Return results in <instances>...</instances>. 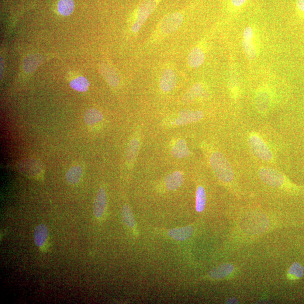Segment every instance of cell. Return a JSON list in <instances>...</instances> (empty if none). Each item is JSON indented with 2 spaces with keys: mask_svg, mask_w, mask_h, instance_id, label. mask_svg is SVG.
<instances>
[{
  "mask_svg": "<svg viewBox=\"0 0 304 304\" xmlns=\"http://www.w3.org/2000/svg\"><path fill=\"white\" fill-rule=\"evenodd\" d=\"M172 156L177 158H183L189 156L190 151L184 139L176 141L171 148Z\"/></svg>",
  "mask_w": 304,
  "mask_h": 304,
  "instance_id": "9a60e30c",
  "label": "cell"
},
{
  "mask_svg": "<svg viewBox=\"0 0 304 304\" xmlns=\"http://www.w3.org/2000/svg\"><path fill=\"white\" fill-rule=\"evenodd\" d=\"M74 9L75 3L73 0H61L58 3V12L62 15H70L74 12Z\"/></svg>",
  "mask_w": 304,
  "mask_h": 304,
  "instance_id": "44dd1931",
  "label": "cell"
},
{
  "mask_svg": "<svg viewBox=\"0 0 304 304\" xmlns=\"http://www.w3.org/2000/svg\"><path fill=\"white\" fill-rule=\"evenodd\" d=\"M243 50L248 60L253 61L257 56V51L253 40H243L242 42Z\"/></svg>",
  "mask_w": 304,
  "mask_h": 304,
  "instance_id": "d6986e66",
  "label": "cell"
},
{
  "mask_svg": "<svg viewBox=\"0 0 304 304\" xmlns=\"http://www.w3.org/2000/svg\"><path fill=\"white\" fill-rule=\"evenodd\" d=\"M243 37L244 40H253L254 32L253 28L247 27L244 30Z\"/></svg>",
  "mask_w": 304,
  "mask_h": 304,
  "instance_id": "4316f807",
  "label": "cell"
},
{
  "mask_svg": "<svg viewBox=\"0 0 304 304\" xmlns=\"http://www.w3.org/2000/svg\"><path fill=\"white\" fill-rule=\"evenodd\" d=\"M107 204V198L105 190L100 188L96 194L94 203V213L97 219H101L105 214Z\"/></svg>",
  "mask_w": 304,
  "mask_h": 304,
  "instance_id": "ba28073f",
  "label": "cell"
},
{
  "mask_svg": "<svg viewBox=\"0 0 304 304\" xmlns=\"http://www.w3.org/2000/svg\"><path fill=\"white\" fill-rule=\"evenodd\" d=\"M177 77L175 72L171 69H166L162 72L160 81V88L165 92H170L177 86Z\"/></svg>",
  "mask_w": 304,
  "mask_h": 304,
  "instance_id": "52a82bcc",
  "label": "cell"
},
{
  "mask_svg": "<svg viewBox=\"0 0 304 304\" xmlns=\"http://www.w3.org/2000/svg\"><path fill=\"white\" fill-rule=\"evenodd\" d=\"M103 120V115L100 110L95 108H91L86 110L84 120L88 125H95L96 124L101 122Z\"/></svg>",
  "mask_w": 304,
  "mask_h": 304,
  "instance_id": "ac0fdd59",
  "label": "cell"
},
{
  "mask_svg": "<svg viewBox=\"0 0 304 304\" xmlns=\"http://www.w3.org/2000/svg\"><path fill=\"white\" fill-rule=\"evenodd\" d=\"M205 95L206 91L205 90H204L202 85L197 84L193 86L192 88L190 90L187 95H186V99L188 100H192L196 97H202V96H205Z\"/></svg>",
  "mask_w": 304,
  "mask_h": 304,
  "instance_id": "d4e9b609",
  "label": "cell"
},
{
  "mask_svg": "<svg viewBox=\"0 0 304 304\" xmlns=\"http://www.w3.org/2000/svg\"><path fill=\"white\" fill-rule=\"evenodd\" d=\"M49 237V231L46 224L37 226L34 230V241L38 247L42 248L46 246Z\"/></svg>",
  "mask_w": 304,
  "mask_h": 304,
  "instance_id": "9c48e42d",
  "label": "cell"
},
{
  "mask_svg": "<svg viewBox=\"0 0 304 304\" xmlns=\"http://www.w3.org/2000/svg\"><path fill=\"white\" fill-rule=\"evenodd\" d=\"M210 163L214 174L224 182H232L234 172L231 165L224 155L219 152H214L211 154Z\"/></svg>",
  "mask_w": 304,
  "mask_h": 304,
  "instance_id": "6da1fadb",
  "label": "cell"
},
{
  "mask_svg": "<svg viewBox=\"0 0 304 304\" xmlns=\"http://www.w3.org/2000/svg\"><path fill=\"white\" fill-rule=\"evenodd\" d=\"M158 3V0H144L140 3L137 9L136 21L131 27V30L134 33L139 32L148 18L156 9Z\"/></svg>",
  "mask_w": 304,
  "mask_h": 304,
  "instance_id": "3957f363",
  "label": "cell"
},
{
  "mask_svg": "<svg viewBox=\"0 0 304 304\" xmlns=\"http://www.w3.org/2000/svg\"><path fill=\"white\" fill-rule=\"evenodd\" d=\"M184 16L181 13L175 12L169 14L162 19L159 30L162 34L167 35L175 32L181 26Z\"/></svg>",
  "mask_w": 304,
  "mask_h": 304,
  "instance_id": "5b68a950",
  "label": "cell"
},
{
  "mask_svg": "<svg viewBox=\"0 0 304 304\" xmlns=\"http://www.w3.org/2000/svg\"><path fill=\"white\" fill-rule=\"evenodd\" d=\"M304 267L299 262H294L289 270V274L296 278L302 277L304 275Z\"/></svg>",
  "mask_w": 304,
  "mask_h": 304,
  "instance_id": "484cf974",
  "label": "cell"
},
{
  "mask_svg": "<svg viewBox=\"0 0 304 304\" xmlns=\"http://www.w3.org/2000/svg\"><path fill=\"white\" fill-rule=\"evenodd\" d=\"M296 5L299 15L304 16V0H296Z\"/></svg>",
  "mask_w": 304,
  "mask_h": 304,
  "instance_id": "83f0119b",
  "label": "cell"
},
{
  "mask_svg": "<svg viewBox=\"0 0 304 304\" xmlns=\"http://www.w3.org/2000/svg\"><path fill=\"white\" fill-rule=\"evenodd\" d=\"M165 184L170 191H174L181 187L184 182V177L181 172L175 171L167 176L165 180Z\"/></svg>",
  "mask_w": 304,
  "mask_h": 304,
  "instance_id": "8fae6325",
  "label": "cell"
},
{
  "mask_svg": "<svg viewBox=\"0 0 304 304\" xmlns=\"http://www.w3.org/2000/svg\"><path fill=\"white\" fill-rule=\"evenodd\" d=\"M206 204V195L205 189L201 186H198L196 192V204L197 212H202L205 209Z\"/></svg>",
  "mask_w": 304,
  "mask_h": 304,
  "instance_id": "7402d4cb",
  "label": "cell"
},
{
  "mask_svg": "<svg viewBox=\"0 0 304 304\" xmlns=\"http://www.w3.org/2000/svg\"><path fill=\"white\" fill-rule=\"evenodd\" d=\"M140 148L139 140L134 138L130 141L126 151V160L128 165H132L138 154Z\"/></svg>",
  "mask_w": 304,
  "mask_h": 304,
  "instance_id": "5bb4252c",
  "label": "cell"
},
{
  "mask_svg": "<svg viewBox=\"0 0 304 304\" xmlns=\"http://www.w3.org/2000/svg\"><path fill=\"white\" fill-rule=\"evenodd\" d=\"M238 302L236 298H231L228 300L227 304H238Z\"/></svg>",
  "mask_w": 304,
  "mask_h": 304,
  "instance_id": "f546056e",
  "label": "cell"
},
{
  "mask_svg": "<svg viewBox=\"0 0 304 304\" xmlns=\"http://www.w3.org/2000/svg\"><path fill=\"white\" fill-rule=\"evenodd\" d=\"M122 217L124 223L127 227L133 228L136 226V222H135L132 211L127 205H125L122 207Z\"/></svg>",
  "mask_w": 304,
  "mask_h": 304,
  "instance_id": "cb8c5ba5",
  "label": "cell"
},
{
  "mask_svg": "<svg viewBox=\"0 0 304 304\" xmlns=\"http://www.w3.org/2000/svg\"><path fill=\"white\" fill-rule=\"evenodd\" d=\"M82 172V168L80 167H72L67 172L65 178L69 184H77L81 178Z\"/></svg>",
  "mask_w": 304,
  "mask_h": 304,
  "instance_id": "ffe728a7",
  "label": "cell"
},
{
  "mask_svg": "<svg viewBox=\"0 0 304 304\" xmlns=\"http://www.w3.org/2000/svg\"><path fill=\"white\" fill-rule=\"evenodd\" d=\"M233 271L234 267L232 264L224 263L213 269V270L210 272L209 276L210 278L213 279H222L230 275Z\"/></svg>",
  "mask_w": 304,
  "mask_h": 304,
  "instance_id": "4fadbf2b",
  "label": "cell"
},
{
  "mask_svg": "<svg viewBox=\"0 0 304 304\" xmlns=\"http://www.w3.org/2000/svg\"><path fill=\"white\" fill-rule=\"evenodd\" d=\"M247 0H230L231 5L234 8H240L246 3Z\"/></svg>",
  "mask_w": 304,
  "mask_h": 304,
  "instance_id": "f1b7e54d",
  "label": "cell"
},
{
  "mask_svg": "<svg viewBox=\"0 0 304 304\" xmlns=\"http://www.w3.org/2000/svg\"><path fill=\"white\" fill-rule=\"evenodd\" d=\"M205 59V54L200 48H193L188 55V64L192 68H198L203 63Z\"/></svg>",
  "mask_w": 304,
  "mask_h": 304,
  "instance_id": "7c38bea8",
  "label": "cell"
},
{
  "mask_svg": "<svg viewBox=\"0 0 304 304\" xmlns=\"http://www.w3.org/2000/svg\"><path fill=\"white\" fill-rule=\"evenodd\" d=\"M71 87L79 92H85L88 91L89 82L84 77H78L72 80L70 83Z\"/></svg>",
  "mask_w": 304,
  "mask_h": 304,
  "instance_id": "603a6c76",
  "label": "cell"
},
{
  "mask_svg": "<svg viewBox=\"0 0 304 304\" xmlns=\"http://www.w3.org/2000/svg\"><path fill=\"white\" fill-rule=\"evenodd\" d=\"M194 229L192 227L175 228L168 231V236L175 240L182 241L192 236Z\"/></svg>",
  "mask_w": 304,
  "mask_h": 304,
  "instance_id": "30bf717a",
  "label": "cell"
},
{
  "mask_svg": "<svg viewBox=\"0 0 304 304\" xmlns=\"http://www.w3.org/2000/svg\"><path fill=\"white\" fill-rule=\"evenodd\" d=\"M101 71L104 77L110 86L116 87L119 85L120 78L118 74L114 69L109 67L108 65L103 64Z\"/></svg>",
  "mask_w": 304,
  "mask_h": 304,
  "instance_id": "2e32d148",
  "label": "cell"
},
{
  "mask_svg": "<svg viewBox=\"0 0 304 304\" xmlns=\"http://www.w3.org/2000/svg\"><path fill=\"white\" fill-rule=\"evenodd\" d=\"M258 176L266 184L274 188L281 187L286 182L285 176L281 172L271 167H261L258 171Z\"/></svg>",
  "mask_w": 304,
  "mask_h": 304,
  "instance_id": "277c9868",
  "label": "cell"
},
{
  "mask_svg": "<svg viewBox=\"0 0 304 304\" xmlns=\"http://www.w3.org/2000/svg\"><path fill=\"white\" fill-rule=\"evenodd\" d=\"M255 103L259 111L265 112L270 106V95L267 91H261L256 96Z\"/></svg>",
  "mask_w": 304,
  "mask_h": 304,
  "instance_id": "e0dca14e",
  "label": "cell"
},
{
  "mask_svg": "<svg viewBox=\"0 0 304 304\" xmlns=\"http://www.w3.org/2000/svg\"><path fill=\"white\" fill-rule=\"evenodd\" d=\"M203 113L201 110H182L179 112L174 124L177 126L188 125L199 122L203 118Z\"/></svg>",
  "mask_w": 304,
  "mask_h": 304,
  "instance_id": "8992f818",
  "label": "cell"
},
{
  "mask_svg": "<svg viewBox=\"0 0 304 304\" xmlns=\"http://www.w3.org/2000/svg\"><path fill=\"white\" fill-rule=\"evenodd\" d=\"M248 146L252 152L258 158L264 161H271L272 152L267 144L257 133H251L248 137Z\"/></svg>",
  "mask_w": 304,
  "mask_h": 304,
  "instance_id": "7a4b0ae2",
  "label": "cell"
}]
</instances>
